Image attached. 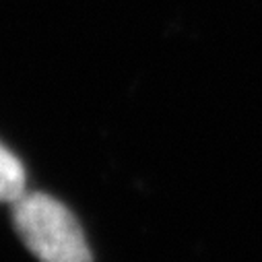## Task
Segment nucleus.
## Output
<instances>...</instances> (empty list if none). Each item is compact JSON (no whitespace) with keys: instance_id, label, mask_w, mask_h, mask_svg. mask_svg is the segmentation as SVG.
Instances as JSON below:
<instances>
[{"instance_id":"obj_1","label":"nucleus","mask_w":262,"mask_h":262,"mask_svg":"<svg viewBox=\"0 0 262 262\" xmlns=\"http://www.w3.org/2000/svg\"><path fill=\"white\" fill-rule=\"evenodd\" d=\"M13 223L39 262H91V252L77 217L60 201L25 192L13 203Z\"/></svg>"},{"instance_id":"obj_2","label":"nucleus","mask_w":262,"mask_h":262,"mask_svg":"<svg viewBox=\"0 0 262 262\" xmlns=\"http://www.w3.org/2000/svg\"><path fill=\"white\" fill-rule=\"evenodd\" d=\"M25 194V169L21 161L0 145V203H15Z\"/></svg>"}]
</instances>
